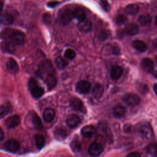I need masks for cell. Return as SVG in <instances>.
<instances>
[{"mask_svg": "<svg viewBox=\"0 0 157 157\" xmlns=\"http://www.w3.org/2000/svg\"><path fill=\"white\" fill-rule=\"evenodd\" d=\"M0 37L15 45L22 44L25 41V34L17 29L6 28L0 33Z\"/></svg>", "mask_w": 157, "mask_h": 157, "instance_id": "cell-1", "label": "cell"}, {"mask_svg": "<svg viewBox=\"0 0 157 157\" xmlns=\"http://www.w3.org/2000/svg\"><path fill=\"white\" fill-rule=\"evenodd\" d=\"M55 70L52 63L48 60L43 61L39 65L37 74L44 80L48 76L54 75Z\"/></svg>", "mask_w": 157, "mask_h": 157, "instance_id": "cell-2", "label": "cell"}, {"mask_svg": "<svg viewBox=\"0 0 157 157\" xmlns=\"http://www.w3.org/2000/svg\"><path fill=\"white\" fill-rule=\"evenodd\" d=\"M28 87L32 96L34 98H39L44 93V89L37 85V81L33 78H31L29 80Z\"/></svg>", "mask_w": 157, "mask_h": 157, "instance_id": "cell-3", "label": "cell"}, {"mask_svg": "<svg viewBox=\"0 0 157 157\" xmlns=\"http://www.w3.org/2000/svg\"><path fill=\"white\" fill-rule=\"evenodd\" d=\"M137 129L139 133L147 139H151L154 136L153 129L148 122L139 123L137 126Z\"/></svg>", "mask_w": 157, "mask_h": 157, "instance_id": "cell-4", "label": "cell"}, {"mask_svg": "<svg viewBox=\"0 0 157 157\" xmlns=\"http://www.w3.org/2000/svg\"><path fill=\"white\" fill-rule=\"evenodd\" d=\"M73 17V11L69 9H61L58 12L59 20L63 25L69 23L72 20Z\"/></svg>", "mask_w": 157, "mask_h": 157, "instance_id": "cell-5", "label": "cell"}, {"mask_svg": "<svg viewBox=\"0 0 157 157\" xmlns=\"http://www.w3.org/2000/svg\"><path fill=\"white\" fill-rule=\"evenodd\" d=\"M123 100L128 105H132V106L137 105L140 101V99L138 95L134 93H128L124 94L123 98Z\"/></svg>", "mask_w": 157, "mask_h": 157, "instance_id": "cell-6", "label": "cell"}, {"mask_svg": "<svg viewBox=\"0 0 157 157\" xmlns=\"http://www.w3.org/2000/svg\"><path fill=\"white\" fill-rule=\"evenodd\" d=\"M4 147L6 150L10 152L15 153L19 150L20 147V145L17 140L15 139H10V140H7L4 143Z\"/></svg>", "mask_w": 157, "mask_h": 157, "instance_id": "cell-7", "label": "cell"}, {"mask_svg": "<svg viewBox=\"0 0 157 157\" xmlns=\"http://www.w3.org/2000/svg\"><path fill=\"white\" fill-rule=\"evenodd\" d=\"M103 151L102 146L98 142H93L89 147L88 152L93 157L99 156Z\"/></svg>", "mask_w": 157, "mask_h": 157, "instance_id": "cell-8", "label": "cell"}, {"mask_svg": "<svg viewBox=\"0 0 157 157\" xmlns=\"http://www.w3.org/2000/svg\"><path fill=\"white\" fill-rule=\"evenodd\" d=\"M20 123V117L14 115L8 117L5 121V124L8 128H15Z\"/></svg>", "mask_w": 157, "mask_h": 157, "instance_id": "cell-9", "label": "cell"}, {"mask_svg": "<svg viewBox=\"0 0 157 157\" xmlns=\"http://www.w3.org/2000/svg\"><path fill=\"white\" fill-rule=\"evenodd\" d=\"M91 88V84L89 82L86 80H81L78 82L76 86L77 91L82 94L87 93Z\"/></svg>", "mask_w": 157, "mask_h": 157, "instance_id": "cell-10", "label": "cell"}, {"mask_svg": "<svg viewBox=\"0 0 157 157\" xmlns=\"http://www.w3.org/2000/svg\"><path fill=\"white\" fill-rule=\"evenodd\" d=\"M140 66L142 69L147 72H151L154 69V64L152 60L150 58H144L141 63Z\"/></svg>", "mask_w": 157, "mask_h": 157, "instance_id": "cell-11", "label": "cell"}, {"mask_svg": "<svg viewBox=\"0 0 157 157\" xmlns=\"http://www.w3.org/2000/svg\"><path fill=\"white\" fill-rule=\"evenodd\" d=\"M80 117L78 115H74V114L69 115L66 120L67 125L71 128H74L77 127L80 124Z\"/></svg>", "mask_w": 157, "mask_h": 157, "instance_id": "cell-12", "label": "cell"}, {"mask_svg": "<svg viewBox=\"0 0 157 157\" xmlns=\"http://www.w3.org/2000/svg\"><path fill=\"white\" fill-rule=\"evenodd\" d=\"M70 107L74 110H78L85 112V110L82 101L78 98H74L70 102Z\"/></svg>", "mask_w": 157, "mask_h": 157, "instance_id": "cell-13", "label": "cell"}, {"mask_svg": "<svg viewBox=\"0 0 157 157\" xmlns=\"http://www.w3.org/2000/svg\"><path fill=\"white\" fill-rule=\"evenodd\" d=\"M7 70L13 74H15L18 71V66L17 61L13 58H9L6 63Z\"/></svg>", "mask_w": 157, "mask_h": 157, "instance_id": "cell-14", "label": "cell"}, {"mask_svg": "<svg viewBox=\"0 0 157 157\" xmlns=\"http://www.w3.org/2000/svg\"><path fill=\"white\" fill-rule=\"evenodd\" d=\"M77 27L80 31L86 33L90 31L91 29V23L89 20L85 19L78 23Z\"/></svg>", "mask_w": 157, "mask_h": 157, "instance_id": "cell-15", "label": "cell"}, {"mask_svg": "<svg viewBox=\"0 0 157 157\" xmlns=\"http://www.w3.org/2000/svg\"><path fill=\"white\" fill-rule=\"evenodd\" d=\"M96 132L94 127L92 125H87L84 126L81 130L82 135L85 137H92Z\"/></svg>", "mask_w": 157, "mask_h": 157, "instance_id": "cell-16", "label": "cell"}, {"mask_svg": "<svg viewBox=\"0 0 157 157\" xmlns=\"http://www.w3.org/2000/svg\"><path fill=\"white\" fill-rule=\"evenodd\" d=\"M123 74V69L119 66H115L112 67L110 70V77L114 80H118Z\"/></svg>", "mask_w": 157, "mask_h": 157, "instance_id": "cell-17", "label": "cell"}, {"mask_svg": "<svg viewBox=\"0 0 157 157\" xmlns=\"http://www.w3.org/2000/svg\"><path fill=\"white\" fill-rule=\"evenodd\" d=\"M55 117V112L52 108H47L43 113L44 120L46 122H51L53 120Z\"/></svg>", "mask_w": 157, "mask_h": 157, "instance_id": "cell-18", "label": "cell"}, {"mask_svg": "<svg viewBox=\"0 0 157 157\" xmlns=\"http://www.w3.org/2000/svg\"><path fill=\"white\" fill-rule=\"evenodd\" d=\"M125 32L126 34L130 36L136 35L139 32V27L134 23H128L125 26Z\"/></svg>", "mask_w": 157, "mask_h": 157, "instance_id": "cell-19", "label": "cell"}, {"mask_svg": "<svg viewBox=\"0 0 157 157\" xmlns=\"http://www.w3.org/2000/svg\"><path fill=\"white\" fill-rule=\"evenodd\" d=\"M104 93V86L100 83H96L93 90H92V95L95 98H101Z\"/></svg>", "mask_w": 157, "mask_h": 157, "instance_id": "cell-20", "label": "cell"}, {"mask_svg": "<svg viewBox=\"0 0 157 157\" xmlns=\"http://www.w3.org/2000/svg\"><path fill=\"white\" fill-rule=\"evenodd\" d=\"M0 47L1 50L4 52L8 53H12L15 51V45L13 44L7 42V41H3L0 44Z\"/></svg>", "mask_w": 157, "mask_h": 157, "instance_id": "cell-21", "label": "cell"}, {"mask_svg": "<svg viewBox=\"0 0 157 157\" xmlns=\"http://www.w3.org/2000/svg\"><path fill=\"white\" fill-rule=\"evenodd\" d=\"M133 47L139 52H144L147 49L146 44L140 40H136L132 42Z\"/></svg>", "mask_w": 157, "mask_h": 157, "instance_id": "cell-22", "label": "cell"}, {"mask_svg": "<svg viewBox=\"0 0 157 157\" xmlns=\"http://www.w3.org/2000/svg\"><path fill=\"white\" fill-rule=\"evenodd\" d=\"M0 20L1 23L5 25H10L13 21V17L9 13L4 12L1 15Z\"/></svg>", "mask_w": 157, "mask_h": 157, "instance_id": "cell-23", "label": "cell"}, {"mask_svg": "<svg viewBox=\"0 0 157 157\" xmlns=\"http://www.w3.org/2000/svg\"><path fill=\"white\" fill-rule=\"evenodd\" d=\"M126 113L125 108L122 105H116L113 109V114L116 118L122 117Z\"/></svg>", "mask_w": 157, "mask_h": 157, "instance_id": "cell-24", "label": "cell"}, {"mask_svg": "<svg viewBox=\"0 0 157 157\" xmlns=\"http://www.w3.org/2000/svg\"><path fill=\"white\" fill-rule=\"evenodd\" d=\"M44 81H45L48 90H52V89L54 88L56 86V83H57L56 78L54 75H51L47 77L44 80Z\"/></svg>", "mask_w": 157, "mask_h": 157, "instance_id": "cell-25", "label": "cell"}, {"mask_svg": "<svg viewBox=\"0 0 157 157\" xmlns=\"http://www.w3.org/2000/svg\"><path fill=\"white\" fill-rule=\"evenodd\" d=\"M31 121L35 128L41 129L42 128V123L39 117L35 113H33L31 115Z\"/></svg>", "mask_w": 157, "mask_h": 157, "instance_id": "cell-26", "label": "cell"}, {"mask_svg": "<svg viewBox=\"0 0 157 157\" xmlns=\"http://www.w3.org/2000/svg\"><path fill=\"white\" fill-rule=\"evenodd\" d=\"M55 137L58 140H63L67 136V131L62 128H58L54 131Z\"/></svg>", "mask_w": 157, "mask_h": 157, "instance_id": "cell-27", "label": "cell"}, {"mask_svg": "<svg viewBox=\"0 0 157 157\" xmlns=\"http://www.w3.org/2000/svg\"><path fill=\"white\" fill-rule=\"evenodd\" d=\"M73 16L79 21L86 19V13L81 9H76L73 11Z\"/></svg>", "mask_w": 157, "mask_h": 157, "instance_id": "cell-28", "label": "cell"}, {"mask_svg": "<svg viewBox=\"0 0 157 157\" xmlns=\"http://www.w3.org/2000/svg\"><path fill=\"white\" fill-rule=\"evenodd\" d=\"M151 20V17L150 16V15L148 13L142 14L138 18V21L139 23L144 26L148 25L150 23Z\"/></svg>", "mask_w": 157, "mask_h": 157, "instance_id": "cell-29", "label": "cell"}, {"mask_svg": "<svg viewBox=\"0 0 157 157\" xmlns=\"http://www.w3.org/2000/svg\"><path fill=\"white\" fill-rule=\"evenodd\" d=\"M139 10V6L136 4H131L128 5L125 8V12L129 15H134Z\"/></svg>", "mask_w": 157, "mask_h": 157, "instance_id": "cell-30", "label": "cell"}, {"mask_svg": "<svg viewBox=\"0 0 157 157\" xmlns=\"http://www.w3.org/2000/svg\"><path fill=\"white\" fill-rule=\"evenodd\" d=\"M148 153L152 157H157V144L151 143L146 148Z\"/></svg>", "mask_w": 157, "mask_h": 157, "instance_id": "cell-31", "label": "cell"}, {"mask_svg": "<svg viewBox=\"0 0 157 157\" xmlns=\"http://www.w3.org/2000/svg\"><path fill=\"white\" fill-rule=\"evenodd\" d=\"M36 146L38 149H42L45 145V138L41 134H36L34 137Z\"/></svg>", "mask_w": 157, "mask_h": 157, "instance_id": "cell-32", "label": "cell"}, {"mask_svg": "<svg viewBox=\"0 0 157 157\" xmlns=\"http://www.w3.org/2000/svg\"><path fill=\"white\" fill-rule=\"evenodd\" d=\"M67 61L61 56L57 57L55 59V64L56 66L60 69H64L67 65Z\"/></svg>", "mask_w": 157, "mask_h": 157, "instance_id": "cell-33", "label": "cell"}, {"mask_svg": "<svg viewBox=\"0 0 157 157\" xmlns=\"http://www.w3.org/2000/svg\"><path fill=\"white\" fill-rule=\"evenodd\" d=\"M81 144L77 140H74L71 143V148L74 152L77 153L79 152L81 150Z\"/></svg>", "mask_w": 157, "mask_h": 157, "instance_id": "cell-34", "label": "cell"}, {"mask_svg": "<svg viewBox=\"0 0 157 157\" xmlns=\"http://www.w3.org/2000/svg\"><path fill=\"white\" fill-rule=\"evenodd\" d=\"M126 21H127V17L123 14H119L115 17V22L118 25L124 24Z\"/></svg>", "mask_w": 157, "mask_h": 157, "instance_id": "cell-35", "label": "cell"}, {"mask_svg": "<svg viewBox=\"0 0 157 157\" xmlns=\"http://www.w3.org/2000/svg\"><path fill=\"white\" fill-rule=\"evenodd\" d=\"M64 56L66 58H67L69 59H72L75 57L76 53L74 50L71 49V48H68L65 51Z\"/></svg>", "mask_w": 157, "mask_h": 157, "instance_id": "cell-36", "label": "cell"}, {"mask_svg": "<svg viewBox=\"0 0 157 157\" xmlns=\"http://www.w3.org/2000/svg\"><path fill=\"white\" fill-rule=\"evenodd\" d=\"M9 109L6 105H0V118L5 117L9 112Z\"/></svg>", "mask_w": 157, "mask_h": 157, "instance_id": "cell-37", "label": "cell"}, {"mask_svg": "<svg viewBox=\"0 0 157 157\" xmlns=\"http://www.w3.org/2000/svg\"><path fill=\"white\" fill-rule=\"evenodd\" d=\"M100 4H101L102 7L104 9V10L109 11L110 10V6H109L107 1H101Z\"/></svg>", "mask_w": 157, "mask_h": 157, "instance_id": "cell-38", "label": "cell"}, {"mask_svg": "<svg viewBox=\"0 0 157 157\" xmlns=\"http://www.w3.org/2000/svg\"><path fill=\"white\" fill-rule=\"evenodd\" d=\"M126 157H141L140 155L136 151H133L128 153Z\"/></svg>", "mask_w": 157, "mask_h": 157, "instance_id": "cell-39", "label": "cell"}, {"mask_svg": "<svg viewBox=\"0 0 157 157\" xmlns=\"http://www.w3.org/2000/svg\"><path fill=\"white\" fill-rule=\"evenodd\" d=\"M132 130V126L130 124H126L124 126V131L125 132H131Z\"/></svg>", "mask_w": 157, "mask_h": 157, "instance_id": "cell-40", "label": "cell"}, {"mask_svg": "<svg viewBox=\"0 0 157 157\" xmlns=\"http://www.w3.org/2000/svg\"><path fill=\"white\" fill-rule=\"evenodd\" d=\"M58 3H59V2L52 1V2H48V3H47V5H48V6L50 7H55Z\"/></svg>", "mask_w": 157, "mask_h": 157, "instance_id": "cell-41", "label": "cell"}, {"mask_svg": "<svg viewBox=\"0 0 157 157\" xmlns=\"http://www.w3.org/2000/svg\"><path fill=\"white\" fill-rule=\"evenodd\" d=\"M44 20L45 21H47L48 22H49V20H50V16L48 14H45L44 15Z\"/></svg>", "mask_w": 157, "mask_h": 157, "instance_id": "cell-42", "label": "cell"}, {"mask_svg": "<svg viewBox=\"0 0 157 157\" xmlns=\"http://www.w3.org/2000/svg\"><path fill=\"white\" fill-rule=\"evenodd\" d=\"M4 138V132L2 131V129L0 128V141L2 140Z\"/></svg>", "mask_w": 157, "mask_h": 157, "instance_id": "cell-43", "label": "cell"}, {"mask_svg": "<svg viewBox=\"0 0 157 157\" xmlns=\"http://www.w3.org/2000/svg\"><path fill=\"white\" fill-rule=\"evenodd\" d=\"M153 89H154V91H155V94H156V96H157V83H155V84L154 85V86H153Z\"/></svg>", "mask_w": 157, "mask_h": 157, "instance_id": "cell-44", "label": "cell"}, {"mask_svg": "<svg viewBox=\"0 0 157 157\" xmlns=\"http://www.w3.org/2000/svg\"><path fill=\"white\" fill-rule=\"evenodd\" d=\"M3 5H4V2L2 1H0V12L2 10V7H3Z\"/></svg>", "mask_w": 157, "mask_h": 157, "instance_id": "cell-45", "label": "cell"}, {"mask_svg": "<svg viewBox=\"0 0 157 157\" xmlns=\"http://www.w3.org/2000/svg\"><path fill=\"white\" fill-rule=\"evenodd\" d=\"M154 75H155V78H157V70L155 72V74H154Z\"/></svg>", "mask_w": 157, "mask_h": 157, "instance_id": "cell-46", "label": "cell"}, {"mask_svg": "<svg viewBox=\"0 0 157 157\" xmlns=\"http://www.w3.org/2000/svg\"><path fill=\"white\" fill-rule=\"evenodd\" d=\"M155 24L157 26V15L156 16V18H155Z\"/></svg>", "mask_w": 157, "mask_h": 157, "instance_id": "cell-47", "label": "cell"}, {"mask_svg": "<svg viewBox=\"0 0 157 157\" xmlns=\"http://www.w3.org/2000/svg\"><path fill=\"white\" fill-rule=\"evenodd\" d=\"M156 63H157V56H156Z\"/></svg>", "mask_w": 157, "mask_h": 157, "instance_id": "cell-48", "label": "cell"}, {"mask_svg": "<svg viewBox=\"0 0 157 157\" xmlns=\"http://www.w3.org/2000/svg\"><path fill=\"white\" fill-rule=\"evenodd\" d=\"M156 45H157V42H156Z\"/></svg>", "mask_w": 157, "mask_h": 157, "instance_id": "cell-49", "label": "cell"}]
</instances>
